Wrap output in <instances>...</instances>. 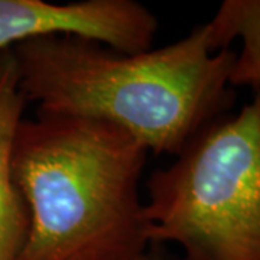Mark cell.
I'll use <instances>...</instances> for the list:
<instances>
[{
	"label": "cell",
	"instance_id": "obj_8",
	"mask_svg": "<svg viewBox=\"0 0 260 260\" xmlns=\"http://www.w3.org/2000/svg\"><path fill=\"white\" fill-rule=\"evenodd\" d=\"M143 260H149V253H148V256H146V257H145V259Z\"/></svg>",
	"mask_w": 260,
	"mask_h": 260
},
{
	"label": "cell",
	"instance_id": "obj_3",
	"mask_svg": "<svg viewBox=\"0 0 260 260\" xmlns=\"http://www.w3.org/2000/svg\"><path fill=\"white\" fill-rule=\"evenodd\" d=\"M145 220L185 260H260V91L150 175Z\"/></svg>",
	"mask_w": 260,
	"mask_h": 260
},
{
	"label": "cell",
	"instance_id": "obj_2",
	"mask_svg": "<svg viewBox=\"0 0 260 260\" xmlns=\"http://www.w3.org/2000/svg\"><path fill=\"white\" fill-rule=\"evenodd\" d=\"M149 150L104 121L38 114L23 119L13 177L29 214L18 260H143L140 179Z\"/></svg>",
	"mask_w": 260,
	"mask_h": 260
},
{
	"label": "cell",
	"instance_id": "obj_6",
	"mask_svg": "<svg viewBox=\"0 0 260 260\" xmlns=\"http://www.w3.org/2000/svg\"><path fill=\"white\" fill-rule=\"evenodd\" d=\"M215 51L240 42L230 73L233 88L260 91V0H224L207 23Z\"/></svg>",
	"mask_w": 260,
	"mask_h": 260
},
{
	"label": "cell",
	"instance_id": "obj_4",
	"mask_svg": "<svg viewBox=\"0 0 260 260\" xmlns=\"http://www.w3.org/2000/svg\"><path fill=\"white\" fill-rule=\"evenodd\" d=\"M158 19L135 0H0V51L28 39L70 35L135 54L153 48Z\"/></svg>",
	"mask_w": 260,
	"mask_h": 260
},
{
	"label": "cell",
	"instance_id": "obj_1",
	"mask_svg": "<svg viewBox=\"0 0 260 260\" xmlns=\"http://www.w3.org/2000/svg\"><path fill=\"white\" fill-rule=\"evenodd\" d=\"M19 84L38 114L104 121L149 153L177 156L233 107L236 52L215 51L207 23L167 47L127 54L93 39L51 35L13 47Z\"/></svg>",
	"mask_w": 260,
	"mask_h": 260
},
{
	"label": "cell",
	"instance_id": "obj_7",
	"mask_svg": "<svg viewBox=\"0 0 260 260\" xmlns=\"http://www.w3.org/2000/svg\"><path fill=\"white\" fill-rule=\"evenodd\" d=\"M149 260H165L164 257H160L158 254H153V253H149Z\"/></svg>",
	"mask_w": 260,
	"mask_h": 260
},
{
	"label": "cell",
	"instance_id": "obj_5",
	"mask_svg": "<svg viewBox=\"0 0 260 260\" xmlns=\"http://www.w3.org/2000/svg\"><path fill=\"white\" fill-rule=\"evenodd\" d=\"M26 99L10 49L0 51V260H18L26 240L29 214L13 177V148Z\"/></svg>",
	"mask_w": 260,
	"mask_h": 260
}]
</instances>
